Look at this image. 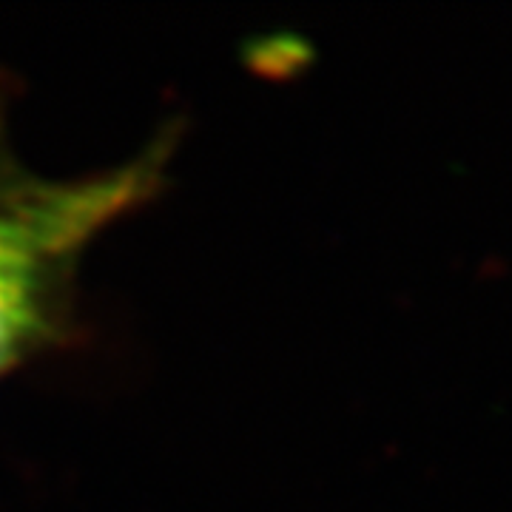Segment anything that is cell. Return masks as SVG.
<instances>
[{
    "label": "cell",
    "mask_w": 512,
    "mask_h": 512,
    "mask_svg": "<svg viewBox=\"0 0 512 512\" xmlns=\"http://www.w3.org/2000/svg\"><path fill=\"white\" fill-rule=\"evenodd\" d=\"M165 160L157 146L97 174L23 180L0 194V382L60 339L80 259L157 194Z\"/></svg>",
    "instance_id": "1"
},
{
    "label": "cell",
    "mask_w": 512,
    "mask_h": 512,
    "mask_svg": "<svg viewBox=\"0 0 512 512\" xmlns=\"http://www.w3.org/2000/svg\"><path fill=\"white\" fill-rule=\"evenodd\" d=\"M23 171L20 165L15 163L12 157V148H9V137H6V123H3V111H0V194L15 188L18 183H23Z\"/></svg>",
    "instance_id": "2"
}]
</instances>
